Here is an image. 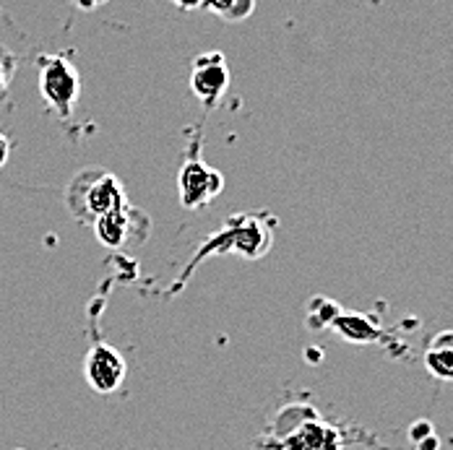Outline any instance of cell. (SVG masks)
Wrapping results in <instances>:
<instances>
[{"label":"cell","mask_w":453,"mask_h":450,"mask_svg":"<svg viewBox=\"0 0 453 450\" xmlns=\"http://www.w3.org/2000/svg\"><path fill=\"white\" fill-rule=\"evenodd\" d=\"M68 206L81 222H94L104 214L128 206L123 182L104 170H84L68 185Z\"/></svg>","instance_id":"6da1fadb"},{"label":"cell","mask_w":453,"mask_h":450,"mask_svg":"<svg viewBox=\"0 0 453 450\" xmlns=\"http://www.w3.org/2000/svg\"><path fill=\"white\" fill-rule=\"evenodd\" d=\"M40 94L63 118H71L81 94V79H79L76 65L60 55L42 57L40 60Z\"/></svg>","instance_id":"7a4b0ae2"},{"label":"cell","mask_w":453,"mask_h":450,"mask_svg":"<svg viewBox=\"0 0 453 450\" xmlns=\"http://www.w3.org/2000/svg\"><path fill=\"white\" fill-rule=\"evenodd\" d=\"M229 89V68L222 52H203L193 57L190 71V91L206 107H217Z\"/></svg>","instance_id":"3957f363"},{"label":"cell","mask_w":453,"mask_h":450,"mask_svg":"<svg viewBox=\"0 0 453 450\" xmlns=\"http://www.w3.org/2000/svg\"><path fill=\"white\" fill-rule=\"evenodd\" d=\"M128 367L123 355L110 347V344H94L84 360V378L91 385V391L107 396L115 393L123 383H126Z\"/></svg>","instance_id":"277c9868"},{"label":"cell","mask_w":453,"mask_h":450,"mask_svg":"<svg viewBox=\"0 0 453 450\" xmlns=\"http://www.w3.org/2000/svg\"><path fill=\"white\" fill-rule=\"evenodd\" d=\"M178 187H180V203L185 209H201L222 193L225 178L222 172L211 170L206 162L188 159L178 175Z\"/></svg>","instance_id":"5b68a950"},{"label":"cell","mask_w":453,"mask_h":450,"mask_svg":"<svg viewBox=\"0 0 453 450\" xmlns=\"http://www.w3.org/2000/svg\"><path fill=\"white\" fill-rule=\"evenodd\" d=\"M240 229H229L234 253H242L245 258H261L272 248V229L261 225V217H240Z\"/></svg>","instance_id":"8992f818"},{"label":"cell","mask_w":453,"mask_h":450,"mask_svg":"<svg viewBox=\"0 0 453 450\" xmlns=\"http://www.w3.org/2000/svg\"><path fill=\"white\" fill-rule=\"evenodd\" d=\"M425 367L438 380H453V331H441L427 344Z\"/></svg>","instance_id":"52a82bcc"},{"label":"cell","mask_w":453,"mask_h":450,"mask_svg":"<svg viewBox=\"0 0 453 450\" xmlns=\"http://www.w3.org/2000/svg\"><path fill=\"white\" fill-rule=\"evenodd\" d=\"M131 206L120 209V211H112V214H104L99 219H94V234L102 245L107 248H123L128 242V229H131V214H128Z\"/></svg>","instance_id":"ba28073f"},{"label":"cell","mask_w":453,"mask_h":450,"mask_svg":"<svg viewBox=\"0 0 453 450\" xmlns=\"http://www.w3.org/2000/svg\"><path fill=\"white\" fill-rule=\"evenodd\" d=\"M334 432L318 422H305L292 438H287L284 450H326L334 443Z\"/></svg>","instance_id":"9c48e42d"},{"label":"cell","mask_w":453,"mask_h":450,"mask_svg":"<svg viewBox=\"0 0 453 450\" xmlns=\"http://www.w3.org/2000/svg\"><path fill=\"white\" fill-rule=\"evenodd\" d=\"M203 8L217 13L219 19H225L229 24H240V21L253 16L256 0H206Z\"/></svg>","instance_id":"30bf717a"},{"label":"cell","mask_w":453,"mask_h":450,"mask_svg":"<svg viewBox=\"0 0 453 450\" xmlns=\"http://www.w3.org/2000/svg\"><path fill=\"white\" fill-rule=\"evenodd\" d=\"M336 328L342 331L344 339L349 341H372L378 336L375 325L363 316H336Z\"/></svg>","instance_id":"8fae6325"},{"label":"cell","mask_w":453,"mask_h":450,"mask_svg":"<svg viewBox=\"0 0 453 450\" xmlns=\"http://www.w3.org/2000/svg\"><path fill=\"white\" fill-rule=\"evenodd\" d=\"M8 156H11V143H8V138L0 133V167L8 162Z\"/></svg>","instance_id":"7c38bea8"},{"label":"cell","mask_w":453,"mask_h":450,"mask_svg":"<svg viewBox=\"0 0 453 450\" xmlns=\"http://www.w3.org/2000/svg\"><path fill=\"white\" fill-rule=\"evenodd\" d=\"M178 8H182V11H193V8H203V3L206 0H173Z\"/></svg>","instance_id":"4fadbf2b"},{"label":"cell","mask_w":453,"mask_h":450,"mask_svg":"<svg viewBox=\"0 0 453 450\" xmlns=\"http://www.w3.org/2000/svg\"><path fill=\"white\" fill-rule=\"evenodd\" d=\"M8 87V73H5V65L0 63V91Z\"/></svg>","instance_id":"5bb4252c"},{"label":"cell","mask_w":453,"mask_h":450,"mask_svg":"<svg viewBox=\"0 0 453 450\" xmlns=\"http://www.w3.org/2000/svg\"><path fill=\"white\" fill-rule=\"evenodd\" d=\"M99 3H102V0H79L81 8H94V5H99Z\"/></svg>","instance_id":"9a60e30c"}]
</instances>
